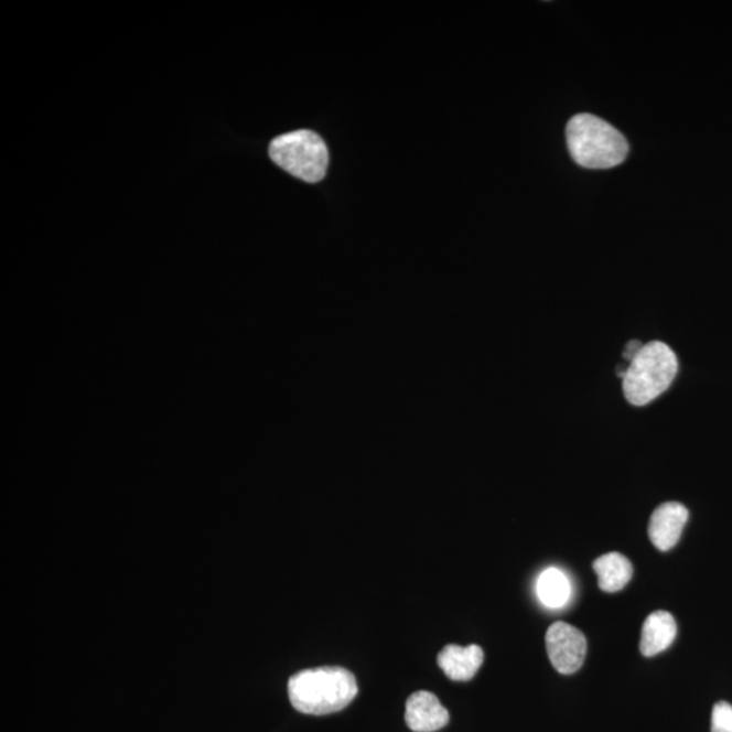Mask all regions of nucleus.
Masks as SVG:
<instances>
[{
    "label": "nucleus",
    "mask_w": 732,
    "mask_h": 732,
    "mask_svg": "<svg viewBox=\"0 0 732 732\" xmlns=\"http://www.w3.org/2000/svg\"><path fill=\"white\" fill-rule=\"evenodd\" d=\"M643 344L640 341H631L625 345L624 349V359H627L628 364L637 356V353L642 351Z\"/></svg>",
    "instance_id": "obj_13"
},
{
    "label": "nucleus",
    "mask_w": 732,
    "mask_h": 732,
    "mask_svg": "<svg viewBox=\"0 0 732 732\" xmlns=\"http://www.w3.org/2000/svg\"><path fill=\"white\" fill-rule=\"evenodd\" d=\"M678 359L664 342L653 341L628 364L623 379L624 397L634 406H646L664 394L676 379Z\"/></svg>",
    "instance_id": "obj_3"
},
{
    "label": "nucleus",
    "mask_w": 732,
    "mask_h": 732,
    "mask_svg": "<svg viewBox=\"0 0 732 732\" xmlns=\"http://www.w3.org/2000/svg\"><path fill=\"white\" fill-rule=\"evenodd\" d=\"M483 660V649L476 645L466 647L450 645L442 648L437 658L446 677L460 682L472 680L481 669Z\"/></svg>",
    "instance_id": "obj_8"
},
{
    "label": "nucleus",
    "mask_w": 732,
    "mask_h": 732,
    "mask_svg": "<svg viewBox=\"0 0 732 732\" xmlns=\"http://www.w3.org/2000/svg\"><path fill=\"white\" fill-rule=\"evenodd\" d=\"M712 732H732V706L720 701L712 710Z\"/></svg>",
    "instance_id": "obj_12"
},
{
    "label": "nucleus",
    "mask_w": 732,
    "mask_h": 732,
    "mask_svg": "<svg viewBox=\"0 0 732 732\" xmlns=\"http://www.w3.org/2000/svg\"><path fill=\"white\" fill-rule=\"evenodd\" d=\"M546 645L549 660L560 675H574L586 658V637L580 629L563 622L548 628Z\"/></svg>",
    "instance_id": "obj_5"
},
{
    "label": "nucleus",
    "mask_w": 732,
    "mask_h": 732,
    "mask_svg": "<svg viewBox=\"0 0 732 732\" xmlns=\"http://www.w3.org/2000/svg\"><path fill=\"white\" fill-rule=\"evenodd\" d=\"M689 518L687 507L678 502H666L653 513L648 524V537L655 548L666 552L681 539Z\"/></svg>",
    "instance_id": "obj_6"
},
{
    "label": "nucleus",
    "mask_w": 732,
    "mask_h": 732,
    "mask_svg": "<svg viewBox=\"0 0 732 732\" xmlns=\"http://www.w3.org/2000/svg\"><path fill=\"white\" fill-rule=\"evenodd\" d=\"M406 723L415 732H434L450 723V712L435 695L419 690L406 702Z\"/></svg>",
    "instance_id": "obj_7"
},
{
    "label": "nucleus",
    "mask_w": 732,
    "mask_h": 732,
    "mask_svg": "<svg viewBox=\"0 0 732 732\" xmlns=\"http://www.w3.org/2000/svg\"><path fill=\"white\" fill-rule=\"evenodd\" d=\"M356 677L338 666L299 671L288 682V695L294 710L305 715H329L344 710L356 699Z\"/></svg>",
    "instance_id": "obj_1"
},
{
    "label": "nucleus",
    "mask_w": 732,
    "mask_h": 732,
    "mask_svg": "<svg viewBox=\"0 0 732 732\" xmlns=\"http://www.w3.org/2000/svg\"><path fill=\"white\" fill-rule=\"evenodd\" d=\"M566 139L572 159L584 169L616 168L629 152L623 133L594 115L572 117L567 123Z\"/></svg>",
    "instance_id": "obj_2"
},
{
    "label": "nucleus",
    "mask_w": 732,
    "mask_h": 732,
    "mask_svg": "<svg viewBox=\"0 0 732 732\" xmlns=\"http://www.w3.org/2000/svg\"><path fill=\"white\" fill-rule=\"evenodd\" d=\"M269 155L277 166L310 183L322 181L329 168V151L321 136L306 129L279 136Z\"/></svg>",
    "instance_id": "obj_4"
},
{
    "label": "nucleus",
    "mask_w": 732,
    "mask_h": 732,
    "mask_svg": "<svg viewBox=\"0 0 732 732\" xmlns=\"http://www.w3.org/2000/svg\"><path fill=\"white\" fill-rule=\"evenodd\" d=\"M537 595L548 607L563 606L570 598V582L559 569H547L537 581Z\"/></svg>",
    "instance_id": "obj_11"
},
{
    "label": "nucleus",
    "mask_w": 732,
    "mask_h": 732,
    "mask_svg": "<svg viewBox=\"0 0 732 732\" xmlns=\"http://www.w3.org/2000/svg\"><path fill=\"white\" fill-rule=\"evenodd\" d=\"M593 569L599 575L600 589L606 593H617L627 586L634 569L624 555L611 552L594 560Z\"/></svg>",
    "instance_id": "obj_10"
},
{
    "label": "nucleus",
    "mask_w": 732,
    "mask_h": 732,
    "mask_svg": "<svg viewBox=\"0 0 732 732\" xmlns=\"http://www.w3.org/2000/svg\"><path fill=\"white\" fill-rule=\"evenodd\" d=\"M677 635L675 617L669 612L658 611L652 613L643 624L640 637V653L645 657H654L671 646Z\"/></svg>",
    "instance_id": "obj_9"
}]
</instances>
